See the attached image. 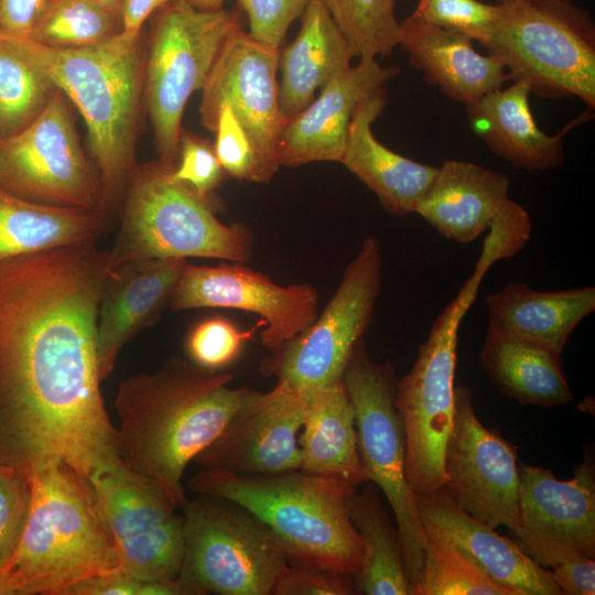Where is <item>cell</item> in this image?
<instances>
[{
  "label": "cell",
  "instance_id": "484cf974",
  "mask_svg": "<svg viewBox=\"0 0 595 595\" xmlns=\"http://www.w3.org/2000/svg\"><path fill=\"white\" fill-rule=\"evenodd\" d=\"M509 186V178L500 172L447 160L439 166L414 213L444 237L469 244L489 228L507 203Z\"/></svg>",
  "mask_w": 595,
  "mask_h": 595
},
{
  "label": "cell",
  "instance_id": "5b68a950",
  "mask_svg": "<svg viewBox=\"0 0 595 595\" xmlns=\"http://www.w3.org/2000/svg\"><path fill=\"white\" fill-rule=\"evenodd\" d=\"M23 37L30 53L86 121L99 172L98 212L102 217L133 166L145 60L140 34L120 31L83 48L50 47Z\"/></svg>",
  "mask_w": 595,
  "mask_h": 595
},
{
  "label": "cell",
  "instance_id": "681fc988",
  "mask_svg": "<svg viewBox=\"0 0 595 595\" xmlns=\"http://www.w3.org/2000/svg\"><path fill=\"white\" fill-rule=\"evenodd\" d=\"M192 6L203 10L220 9L225 0H185Z\"/></svg>",
  "mask_w": 595,
  "mask_h": 595
},
{
  "label": "cell",
  "instance_id": "d4e9b609",
  "mask_svg": "<svg viewBox=\"0 0 595 595\" xmlns=\"http://www.w3.org/2000/svg\"><path fill=\"white\" fill-rule=\"evenodd\" d=\"M387 102L381 87L356 108L342 158L348 171L364 182L382 207L396 216L414 213L418 201L433 182L439 166L413 161L380 143L372 123Z\"/></svg>",
  "mask_w": 595,
  "mask_h": 595
},
{
  "label": "cell",
  "instance_id": "60d3db41",
  "mask_svg": "<svg viewBox=\"0 0 595 595\" xmlns=\"http://www.w3.org/2000/svg\"><path fill=\"white\" fill-rule=\"evenodd\" d=\"M178 152L180 162L172 169L171 176L208 199V194L217 187L224 173L214 148L182 131Z\"/></svg>",
  "mask_w": 595,
  "mask_h": 595
},
{
  "label": "cell",
  "instance_id": "4316f807",
  "mask_svg": "<svg viewBox=\"0 0 595 595\" xmlns=\"http://www.w3.org/2000/svg\"><path fill=\"white\" fill-rule=\"evenodd\" d=\"M488 327L561 356L576 326L595 310V288L539 291L509 282L487 295Z\"/></svg>",
  "mask_w": 595,
  "mask_h": 595
},
{
  "label": "cell",
  "instance_id": "ffe728a7",
  "mask_svg": "<svg viewBox=\"0 0 595 595\" xmlns=\"http://www.w3.org/2000/svg\"><path fill=\"white\" fill-rule=\"evenodd\" d=\"M429 539L443 543L515 595H561L551 572L527 555L513 539L461 509L443 490L415 495Z\"/></svg>",
  "mask_w": 595,
  "mask_h": 595
},
{
  "label": "cell",
  "instance_id": "f907efd6",
  "mask_svg": "<svg viewBox=\"0 0 595 595\" xmlns=\"http://www.w3.org/2000/svg\"><path fill=\"white\" fill-rule=\"evenodd\" d=\"M94 1L109 10H112L115 12H118L121 14V9L123 6L125 0H90Z\"/></svg>",
  "mask_w": 595,
  "mask_h": 595
},
{
  "label": "cell",
  "instance_id": "bcb514c9",
  "mask_svg": "<svg viewBox=\"0 0 595 595\" xmlns=\"http://www.w3.org/2000/svg\"><path fill=\"white\" fill-rule=\"evenodd\" d=\"M50 0H0V30L28 36Z\"/></svg>",
  "mask_w": 595,
  "mask_h": 595
},
{
  "label": "cell",
  "instance_id": "f1b7e54d",
  "mask_svg": "<svg viewBox=\"0 0 595 595\" xmlns=\"http://www.w3.org/2000/svg\"><path fill=\"white\" fill-rule=\"evenodd\" d=\"M299 446L302 470L354 487L366 482L355 412L343 380L310 392Z\"/></svg>",
  "mask_w": 595,
  "mask_h": 595
},
{
  "label": "cell",
  "instance_id": "f546056e",
  "mask_svg": "<svg viewBox=\"0 0 595 595\" xmlns=\"http://www.w3.org/2000/svg\"><path fill=\"white\" fill-rule=\"evenodd\" d=\"M480 361L497 389L521 404L556 407L574 399L561 356L544 347L488 327Z\"/></svg>",
  "mask_w": 595,
  "mask_h": 595
},
{
  "label": "cell",
  "instance_id": "f35d334b",
  "mask_svg": "<svg viewBox=\"0 0 595 595\" xmlns=\"http://www.w3.org/2000/svg\"><path fill=\"white\" fill-rule=\"evenodd\" d=\"M499 6L482 0H420L412 13L435 26L467 35L482 45L498 17Z\"/></svg>",
  "mask_w": 595,
  "mask_h": 595
},
{
  "label": "cell",
  "instance_id": "2e32d148",
  "mask_svg": "<svg viewBox=\"0 0 595 595\" xmlns=\"http://www.w3.org/2000/svg\"><path fill=\"white\" fill-rule=\"evenodd\" d=\"M520 549L543 567L572 558H595V469L585 455L573 477L558 479L542 467L519 464Z\"/></svg>",
  "mask_w": 595,
  "mask_h": 595
},
{
  "label": "cell",
  "instance_id": "f6af8a7d",
  "mask_svg": "<svg viewBox=\"0 0 595 595\" xmlns=\"http://www.w3.org/2000/svg\"><path fill=\"white\" fill-rule=\"evenodd\" d=\"M552 569L551 576L562 594H595V561L593 558H572Z\"/></svg>",
  "mask_w": 595,
  "mask_h": 595
},
{
  "label": "cell",
  "instance_id": "8d00e7d4",
  "mask_svg": "<svg viewBox=\"0 0 595 595\" xmlns=\"http://www.w3.org/2000/svg\"><path fill=\"white\" fill-rule=\"evenodd\" d=\"M214 151L224 172L249 182H269L261 156L232 108L224 104L217 115Z\"/></svg>",
  "mask_w": 595,
  "mask_h": 595
},
{
  "label": "cell",
  "instance_id": "ba28073f",
  "mask_svg": "<svg viewBox=\"0 0 595 595\" xmlns=\"http://www.w3.org/2000/svg\"><path fill=\"white\" fill-rule=\"evenodd\" d=\"M185 595H272L289 561L273 532L225 498L197 494L181 507Z\"/></svg>",
  "mask_w": 595,
  "mask_h": 595
},
{
  "label": "cell",
  "instance_id": "5bb4252c",
  "mask_svg": "<svg viewBox=\"0 0 595 595\" xmlns=\"http://www.w3.org/2000/svg\"><path fill=\"white\" fill-rule=\"evenodd\" d=\"M125 573L139 581L177 580L184 518L150 478L122 462L90 479Z\"/></svg>",
  "mask_w": 595,
  "mask_h": 595
},
{
  "label": "cell",
  "instance_id": "74e56055",
  "mask_svg": "<svg viewBox=\"0 0 595 595\" xmlns=\"http://www.w3.org/2000/svg\"><path fill=\"white\" fill-rule=\"evenodd\" d=\"M263 325V321L260 320L249 329L240 331L226 318H207L198 323L188 334L187 355L194 365L216 372L235 361L246 342Z\"/></svg>",
  "mask_w": 595,
  "mask_h": 595
},
{
  "label": "cell",
  "instance_id": "e0dca14e",
  "mask_svg": "<svg viewBox=\"0 0 595 595\" xmlns=\"http://www.w3.org/2000/svg\"><path fill=\"white\" fill-rule=\"evenodd\" d=\"M280 48L237 26L224 43L202 88L201 122L215 130L218 110L229 105L248 132L271 176L280 167L278 144L285 123L279 107Z\"/></svg>",
  "mask_w": 595,
  "mask_h": 595
},
{
  "label": "cell",
  "instance_id": "7402d4cb",
  "mask_svg": "<svg viewBox=\"0 0 595 595\" xmlns=\"http://www.w3.org/2000/svg\"><path fill=\"white\" fill-rule=\"evenodd\" d=\"M186 259H141L108 270L97 317L101 380L115 368L122 347L170 301Z\"/></svg>",
  "mask_w": 595,
  "mask_h": 595
},
{
  "label": "cell",
  "instance_id": "83f0119b",
  "mask_svg": "<svg viewBox=\"0 0 595 595\" xmlns=\"http://www.w3.org/2000/svg\"><path fill=\"white\" fill-rule=\"evenodd\" d=\"M356 56L320 0H310L295 40L279 53V107L285 122L301 112L315 91L349 68Z\"/></svg>",
  "mask_w": 595,
  "mask_h": 595
},
{
  "label": "cell",
  "instance_id": "9a60e30c",
  "mask_svg": "<svg viewBox=\"0 0 595 595\" xmlns=\"http://www.w3.org/2000/svg\"><path fill=\"white\" fill-rule=\"evenodd\" d=\"M518 466L513 445L477 418L470 389L455 386L443 490L472 517L512 532L518 524Z\"/></svg>",
  "mask_w": 595,
  "mask_h": 595
},
{
  "label": "cell",
  "instance_id": "6da1fadb",
  "mask_svg": "<svg viewBox=\"0 0 595 595\" xmlns=\"http://www.w3.org/2000/svg\"><path fill=\"white\" fill-rule=\"evenodd\" d=\"M106 260L89 239L0 262V465L90 480L121 462L96 342Z\"/></svg>",
  "mask_w": 595,
  "mask_h": 595
},
{
  "label": "cell",
  "instance_id": "d6986e66",
  "mask_svg": "<svg viewBox=\"0 0 595 595\" xmlns=\"http://www.w3.org/2000/svg\"><path fill=\"white\" fill-rule=\"evenodd\" d=\"M310 392L278 382L269 392L255 391L194 461L204 469L241 476L301 469L299 434Z\"/></svg>",
  "mask_w": 595,
  "mask_h": 595
},
{
  "label": "cell",
  "instance_id": "b9f144b4",
  "mask_svg": "<svg viewBox=\"0 0 595 595\" xmlns=\"http://www.w3.org/2000/svg\"><path fill=\"white\" fill-rule=\"evenodd\" d=\"M489 229L478 259V262L488 268L523 248L530 239L531 219L521 205L509 198L493 219Z\"/></svg>",
  "mask_w": 595,
  "mask_h": 595
},
{
  "label": "cell",
  "instance_id": "e575fe53",
  "mask_svg": "<svg viewBox=\"0 0 595 595\" xmlns=\"http://www.w3.org/2000/svg\"><path fill=\"white\" fill-rule=\"evenodd\" d=\"M356 56L389 55L398 45L400 22L396 0H320Z\"/></svg>",
  "mask_w": 595,
  "mask_h": 595
},
{
  "label": "cell",
  "instance_id": "52a82bcc",
  "mask_svg": "<svg viewBox=\"0 0 595 595\" xmlns=\"http://www.w3.org/2000/svg\"><path fill=\"white\" fill-rule=\"evenodd\" d=\"M174 165H144L136 173L122 224L107 251L108 270L141 259L188 257L246 262L251 236L244 226L226 225L209 199L171 176Z\"/></svg>",
  "mask_w": 595,
  "mask_h": 595
},
{
  "label": "cell",
  "instance_id": "7dc6e473",
  "mask_svg": "<svg viewBox=\"0 0 595 595\" xmlns=\"http://www.w3.org/2000/svg\"><path fill=\"white\" fill-rule=\"evenodd\" d=\"M142 583L118 571L84 581L72 588L68 595H140Z\"/></svg>",
  "mask_w": 595,
  "mask_h": 595
},
{
  "label": "cell",
  "instance_id": "44dd1931",
  "mask_svg": "<svg viewBox=\"0 0 595 595\" xmlns=\"http://www.w3.org/2000/svg\"><path fill=\"white\" fill-rule=\"evenodd\" d=\"M398 73L376 58H360L335 76L315 100L284 123L278 144L280 166L340 162L356 108Z\"/></svg>",
  "mask_w": 595,
  "mask_h": 595
},
{
  "label": "cell",
  "instance_id": "ac0fdd59",
  "mask_svg": "<svg viewBox=\"0 0 595 595\" xmlns=\"http://www.w3.org/2000/svg\"><path fill=\"white\" fill-rule=\"evenodd\" d=\"M169 303L174 311L226 307L257 314L264 323L262 344L277 353L315 321L318 296L310 284L279 285L241 262L185 263Z\"/></svg>",
  "mask_w": 595,
  "mask_h": 595
},
{
  "label": "cell",
  "instance_id": "7bdbcfd3",
  "mask_svg": "<svg viewBox=\"0 0 595 595\" xmlns=\"http://www.w3.org/2000/svg\"><path fill=\"white\" fill-rule=\"evenodd\" d=\"M248 15L249 34L279 47L291 23L301 17L310 0H238Z\"/></svg>",
  "mask_w": 595,
  "mask_h": 595
},
{
  "label": "cell",
  "instance_id": "4fadbf2b",
  "mask_svg": "<svg viewBox=\"0 0 595 595\" xmlns=\"http://www.w3.org/2000/svg\"><path fill=\"white\" fill-rule=\"evenodd\" d=\"M0 186L35 203L98 210L99 181L60 89L28 127L0 137Z\"/></svg>",
  "mask_w": 595,
  "mask_h": 595
},
{
  "label": "cell",
  "instance_id": "7c38bea8",
  "mask_svg": "<svg viewBox=\"0 0 595 595\" xmlns=\"http://www.w3.org/2000/svg\"><path fill=\"white\" fill-rule=\"evenodd\" d=\"M378 241L363 240L322 314L263 365L277 382L313 391L343 380L356 344L371 324L381 285Z\"/></svg>",
  "mask_w": 595,
  "mask_h": 595
},
{
  "label": "cell",
  "instance_id": "ee69618b",
  "mask_svg": "<svg viewBox=\"0 0 595 595\" xmlns=\"http://www.w3.org/2000/svg\"><path fill=\"white\" fill-rule=\"evenodd\" d=\"M349 577L312 566L289 563L278 578L272 595L354 594Z\"/></svg>",
  "mask_w": 595,
  "mask_h": 595
},
{
  "label": "cell",
  "instance_id": "603a6c76",
  "mask_svg": "<svg viewBox=\"0 0 595 595\" xmlns=\"http://www.w3.org/2000/svg\"><path fill=\"white\" fill-rule=\"evenodd\" d=\"M398 45L426 83L465 106L510 80L501 62L478 53L470 37L412 14L400 22Z\"/></svg>",
  "mask_w": 595,
  "mask_h": 595
},
{
  "label": "cell",
  "instance_id": "d590c367",
  "mask_svg": "<svg viewBox=\"0 0 595 595\" xmlns=\"http://www.w3.org/2000/svg\"><path fill=\"white\" fill-rule=\"evenodd\" d=\"M414 595H515L485 576L454 549L428 538Z\"/></svg>",
  "mask_w": 595,
  "mask_h": 595
},
{
  "label": "cell",
  "instance_id": "3957f363",
  "mask_svg": "<svg viewBox=\"0 0 595 595\" xmlns=\"http://www.w3.org/2000/svg\"><path fill=\"white\" fill-rule=\"evenodd\" d=\"M20 540L0 567V595H68L91 577L122 571L91 482L64 463L29 475Z\"/></svg>",
  "mask_w": 595,
  "mask_h": 595
},
{
  "label": "cell",
  "instance_id": "836d02e7",
  "mask_svg": "<svg viewBox=\"0 0 595 595\" xmlns=\"http://www.w3.org/2000/svg\"><path fill=\"white\" fill-rule=\"evenodd\" d=\"M122 30L121 14L90 0H50L25 36L56 48L100 44Z\"/></svg>",
  "mask_w": 595,
  "mask_h": 595
},
{
  "label": "cell",
  "instance_id": "30bf717a",
  "mask_svg": "<svg viewBox=\"0 0 595 595\" xmlns=\"http://www.w3.org/2000/svg\"><path fill=\"white\" fill-rule=\"evenodd\" d=\"M474 272L434 321L410 371L397 385L405 441L404 473L414 495L442 488L444 451L454 414L457 334L483 280Z\"/></svg>",
  "mask_w": 595,
  "mask_h": 595
},
{
  "label": "cell",
  "instance_id": "7a4b0ae2",
  "mask_svg": "<svg viewBox=\"0 0 595 595\" xmlns=\"http://www.w3.org/2000/svg\"><path fill=\"white\" fill-rule=\"evenodd\" d=\"M230 374L173 358L154 372L125 379L116 393L117 451L176 508L186 500L184 472L224 430L255 390L231 388Z\"/></svg>",
  "mask_w": 595,
  "mask_h": 595
},
{
  "label": "cell",
  "instance_id": "9c48e42d",
  "mask_svg": "<svg viewBox=\"0 0 595 595\" xmlns=\"http://www.w3.org/2000/svg\"><path fill=\"white\" fill-rule=\"evenodd\" d=\"M343 382L355 412L363 470L366 480L381 489L392 509L412 593L420 577L428 537L404 473L405 441L396 405L394 369L390 361L375 363L361 338L349 357Z\"/></svg>",
  "mask_w": 595,
  "mask_h": 595
},
{
  "label": "cell",
  "instance_id": "1f68e13d",
  "mask_svg": "<svg viewBox=\"0 0 595 595\" xmlns=\"http://www.w3.org/2000/svg\"><path fill=\"white\" fill-rule=\"evenodd\" d=\"M348 513L363 548L357 589L366 595L411 594L399 532L372 486L349 497Z\"/></svg>",
  "mask_w": 595,
  "mask_h": 595
},
{
  "label": "cell",
  "instance_id": "816d5d0a",
  "mask_svg": "<svg viewBox=\"0 0 595 595\" xmlns=\"http://www.w3.org/2000/svg\"><path fill=\"white\" fill-rule=\"evenodd\" d=\"M484 1V0H482ZM494 4H507V3H511L513 1H517V0H491Z\"/></svg>",
  "mask_w": 595,
  "mask_h": 595
},
{
  "label": "cell",
  "instance_id": "8fae6325",
  "mask_svg": "<svg viewBox=\"0 0 595 595\" xmlns=\"http://www.w3.org/2000/svg\"><path fill=\"white\" fill-rule=\"evenodd\" d=\"M237 26L236 15L221 8L203 10L185 0H173L161 8L143 75L160 162L174 165L185 105L204 87L224 43Z\"/></svg>",
  "mask_w": 595,
  "mask_h": 595
},
{
  "label": "cell",
  "instance_id": "cb8c5ba5",
  "mask_svg": "<svg viewBox=\"0 0 595 595\" xmlns=\"http://www.w3.org/2000/svg\"><path fill=\"white\" fill-rule=\"evenodd\" d=\"M530 89L521 82L494 90L466 105L474 132L498 156L526 171H548L564 161V136L591 119L589 110L556 134L537 125L529 104Z\"/></svg>",
  "mask_w": 595,
  "mask_h": 595
},
{
  "label": "cell",
  "instance_id": "d6a6232c",
  "mask_svg": "<svg viewBox=\"0 0 595 595\" xmlns=\"http://www.w3.org/2000/svg\"><path fill=\"white\" fill-rule=\"evenodd\" d=\"M57 91L24 37L0 30V137L28 127Z\"/></svg>",
  "mask_w": 595,
  "mask_h": 595
},
{
  "label": "cell",
  "instance_id": "c3c4849f",
  "mask_svg": "<svg viewBox=\"0 0 595 595\" xmlns=\"http://www.w3.org/2000/svg\"><path fill=\"white\" fill-rule=\"evenodd\" d=\"M171 1L173 0H125L121 9V31L140 34L145 20Z\"/></svg>",
  "mask_w": 595,
  "mask_h": 595
},
{
  "label": "cell",
  "instance_id": "ab89813d",
  "mask_svg": "<svg viewBox=\"0 0 595 595\" xmlns=\"http://www.w3.org/2000/svg\"><path fill=\"white\" fill-rule=\"evenodd\" d=\"M30 502L29 477L15 468L0 465V567L20 540Z\"/></svg>",
  "mask_w": 595,
  "mask_h": 595
},
{
  "label": "cell",
  "instance_id": "277c9868",
  "mask_svg": "<svg viewBox=\"0 0 595 595\" xmlns=\"http://www.w3.org/2000/svg\"><path fill=\"white\" fill-rule=\"evenodd\" d=\"M188 488L250 511L273 532L290 564L355 577L361 569L363 548L348 513L357 487L302 469L241 476L202 468Z\"/></svg>",
  "mask_w": 595,
  "mask_h": 595
},
{
  "label": "cell",
  "instance_id": "4dcf8cb0",
  "mask_svg": "<svg viewBox=\"0 0 595 595\" xmlns=\"http://www.w3.org/2000/svg\"><path fill=\"white\" fill-rule=\"evenodd\" d=\"M101 218L97 209L35 203L0 186V262L95 239Z\"/></svg>",
  "mask_w": 595,
  "mask_h": 595
},
{
  "label": "cell",
  "instance_id": "8992f818",
  "mask_svg": "<svg viewBox=\"0 0 595 595\" xmlns=\"http://www.w3.org/2000/svg\"><path fill=\"white\" fill-rule=\"evenodd\" d=\"M488 54L542 97L575 96L595 109V25L572 0H517L498 4Z\"/></svg>",
  "mask_w": 595,
  "mask_h": 595
}]
</instances>
